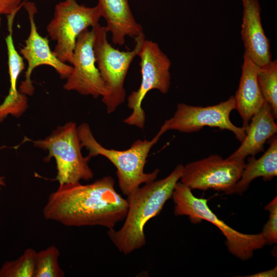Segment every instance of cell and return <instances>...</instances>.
<instances>
[{
	"label": "cell",
	"instance_id": "52a82bcc",
	"mask_svg": "<svg viewBox=\"0 0 277 277\" xmlns=\"http://www.w3.org/2000/svg\"><path fill=\"white\" fill-rule=\"evenodd\" d=\"M137 55L140 58L141 83L138 89L128 97L127 105L132 113L124 123L143 129L146 115L142 107V102L150 90L156 89L163 94L168 93L170 86L171 63L159 44L151 40L144 39Z\"/></svg>",
	"mask_w": 277,
	"mask_h": 277
},
{
	"label": "cell",
	"instance_id": "3957f363",
	"mask_svg": "<svg viewBox=\"0 0 277 277\" xmlns=\"http://www.w3.org/2000/svg\"><path fill=\"white\" fill-rule=\"evenodd\" d=\"M77 128L81 146L88 151V155L91 158L103 156L115 167L118 186L123 194L128 196L142 184L156 179L160 172L159 169L146 173L144 167L151 149L166 132L162 126L151 140H137L124 150L103 147L96 140L87 123H82Z\"/></svg>",
	"mask_w": 277,
	"mask_h": 277
},
{
	"label": "cell",
	"instance_id": "4316f807",
	"mask_svg": "<svg viewBox=\"0 0 277 277\" xmlns=\"http://www.w3.org/2000/svg\"><path fill=\"white\" fill-rule=\"evenodd\" d=\"M1 14H0V26H1Z\"/></svg>",
	"mask_w": 277,
	"mask_h": 277
},
{
	"label": "cell",
	"instance_id": "4fadbf2b",
	"mask_svg": "<svg viewBox=\"0 0 277 277\" xmlns=\"http://www.w3.org/2000/svg\"><path fill=\"white\" fill-rule=\"evenodd\" d=\"M243 6L241 36L247 55L258 66L271 61L270 41L261 22L258 0H242Z\"/></svg>",
	"mask_w": 277,
	"mask_h": 277
},
{
	"label": "cell",
	"instance_id": "7a4b0ae2",
	"mask_svg": "<svg viewBox=\"0 0 277 277\" xmlns=\"http://www.w3.org/2000/svg\"><path fill=\"white\" fill-rule=\"evenodd\" d=\"M184 166L179 164L164 179L145 184L127 197L128 208L125 221L118 230H108L109 239L118 250L127 255L144 247L146 243L144 227L158 215L166 202L172 197L180 180Z\"/></svg>",
	"mask_w": 277,
	"mask_h": 277
},
{
	"label": "cell",
	"instance_id": "ac0fdd59",
	"mask_svg": "<svg viewBox=\"0 0 277 277\" xmlns=\"http://www.w3.org/2000/svg\"><path fill=\"white\" fill-rule=\"evenodd\" d=\"M258 82L265 101L270 106L273 115L277 117V60L271 61L259 67Z\"/></svg>",
	"mask_w": 277,
	"mask_h": 277
},
{
	"label": "cell",
	"instance_id": "cb8c5ba5",
	"mask_svg": "<svg viewBox=\"0 0 277 277\" xmlns=\"http://www.w3.org/2000/svg\"><path fill=\"white\" fill-rule=\"evenodd\" d=\"M22 0H0V14L7 15L17 12L23 6Z\"/></svg>",
	"mask_w": 277,
	"mask_h": 277
},
{
	"label": "cell",
	"instance_id": "7402d4cb",
	"mask_svg": "<svg viewBox=\"0 0 277 277\" xmlns=\"http://www.w3.org/2000/svg\"><path fill=\"white\" fill-rule=\"evenodd\" d=\"M28 106V98L19 91L15 94H8L0 105V123L8 115L16 118L20 117L26 111Z\"/></svg>",
	"mask_w": 277,
	"mask_h": 277
},
{
	"label": "cell",
	"instance_id": "8fae6325",
	"mask_svg": "<svg viewBox=\"0 0 277 277\" xmlns=\"http://www.w3.org/2000/svg\"><path fill=\"white\" fill-rule=\"evenodd\" d=\"M94 38L93 28L84 30L78 36L73 52L72 71L63 88L96 98L105 95L106 87L96 65Z\"/></svg>",
	"mask_w": 277,
	"mask_h": 277
},
{
	"label": "cell",
	"instance_id": "5bb4252c",
	"mask_svg": "<svg viewBox=\"0 0 277 277\" xmlns=\"http://www.w3.org/2000/svg\"><path fill=\"white\" fill-rule=\"evenodd\" d=\"M275 119L270 106L265 102L246 127V136L240 146L227 158L245 160L248 156H255L263 151L266 142L277 132Z\"/></svg>",
	"mask_w": 277,
	"mask_h": 277
},
{
	"label": "cell",
	"instance_id": "d6986e66",
	"mask_svg": "<svg viewBox=\"0 0 277 277\" xmlns=\"http://www.w3.org/2000/svg\"><path fill=\"white\" fill-rule=\"evenodd\" d=\"M17 12L7 15L9 34L5 38L8 53V64L10 77V87L8 94H16L17 79L25 69L24 59L16 50L12 37V26L14 18Z\"/></svg>",
	"mask_w": 277,
	"mask_h": 277
},
{
	"label": "cell",
	"instance_id": "277c9868",
	"mask_svg": "<svg viewBox=\"0 0 277 277\" xmlns=\"http://www.w3.org/2000/svg\"><path fill=\"white\" fill-rule=\"evenodd\" d=\"M94 31L93 50L96 65L106 87L102 101L108 113L114 112L126 99L124 82L129 67L142 48L145 36L135 37V46L131 51H120L108 42L106 26L99 24L92 27Z\"/></svg>",
	"mask_w": 277,
	"mask_h": 277
},
{
	"label": "cell",
	"instance_id": "484cf974",
	"mask_svg": "<svg viewBox=\"0 0 277 277\" xmlns=\"http://www.w3.org/2000/svg\"><path fill=\"white\" fill-rule=\"evenodd\" d=\"M5 180L4 177L0 176V189H1L3 187H5L6 185Z\"/></svg>",
	"mask_w": 277,
	"mask_h": 277
},
{
	"label": "cell",
	"instance_id": "ffe728a7",
	"mask_svg": "<svg viewBox=\"0 0 277 277\" xmlns=\"http://www.w3.org/2000/svg\"><path fill=\"white\" fill-rule=\"evenodd\" d=\"M37 252L28 248L15 260L5 262L0 277H34Z\"/></svg>",
	"mask_w": 277,
	"mask_h": 277
},
{
	"label": "cell",
	"instance_id": "30bf717a",
	"mask_svg": "<svg viewBox=\"0 0 277 277\" xmlns=\"http://www.w3.org/2000/svg\"><path fill=\"white\" fill-rule=\"evenodd\" d=\"M246 164L244 160L224 159L212 154L184 166L180 180L191 190L225 192L240 179Z\"/></svg>",
	"mask_w": 277,
	"mask_h": 277
},
{
	"label": "cell",
	"instance_id": "44dd1931",
	"mask_svg": "<svg viewBox=\"0 0 277 277\" xmlns=\"http://www.w3.org/2000/svg\"><path fill=\"white\" fill-rule=\"evenodd\" d=\"M60 254L57 248L53 245L37 252L34 277L64 276L58 262Z\"/></svg>",
	"mask_w": 277,
	"mask_h": 277
},
{
	"label": "cell",
	"instance_id": "2e32d148",
	"mask_svg": "<svg viewBox=\"0 0 277 277\" xmlns=\"http://www.w3.org/2000/svg\"><path fill=\"white\" fill-rule=\"evenodd\" d=\"M101 17L107 22L106 27L115 45H123L125 37L133 38L144 33L142 26L135 21L128 0H98Z\"/></svg>",
	"mask_w": 277,
	"mask_h": 277
},
{
	"label": "cell",
	"instance_id": "9c48e42d",
	"mask_svg": "<svg viewBox=\"0 0 277 277\" xmlns=\"http://www.w3.org/2000/svg\"><path fill=\"white\" fill-rule=\"evenodd\" d=\"M235 109L234 96L218 104L207 107L179 103L173 115L163 124L166 131L176 130L183 133L198 131L205 126L219 128L232 132L241 143L246 136V127L234 125L230 114Z\"/></svg>",
	"mask_w": 277,
	"mask_h": 277
},
{
	"label": "cell",
	"instance_id": "d4e9b609",
	"mask_svg": "<svg viewBox=\"0 0 277 277\" xmlns=\"http://www.w3.org/2000/svg\"><path fill=\"white\" fill-rule=\"evenodd\" d=\"M277 276V267L275 266L272 269L260 272L251 275H248V277H276Z\"/></svg>",
	"mask_w": 277,
	"mask_h": 277
},
{
	"label": "cell",
	"instance_id": "603a6c76",
	"mask_svg": "<svg viewBox=\"0 0 277 277\" xmlns=\"http://www.w3.org/2000/svg\"><path fill=\"white\" fill-rule=\"evenodd\" d=\"M265 209L269 212V219L261 232L266 241L270 244L277 243V197L275 196Z\"/></svg>",
	"mask_w": 277,
	"mask_h": 277
},
{
	"label": "cell",
	"instance_id": "9a60e30c",
	"mask_svg": "<svg viewBox=\"0 0 277 277\" xmlns=\"http://www.w3.org/2000/svg\"><path fill=\"white\" fill-rule=\"evenodd\" d=\"M243 60L240 84L234 97L235 109L243 120L242 127H246L252 117L262 108L266 101L258 82L259 66L245 54Z\"/></svg>",
	"mask_w": 277,
	"mask_h": 277
},
{
	"label": "cell",
	"instance_id": "e0dca14e",
	"mask_svg": "<svg viewBox=\"0 0 277 277\" xmlns=\"http://www.w3.org/2000/svg\"><path fill=\"white\" fill-rule=\"evenodd\" d=\"M269 147L260 158H248V163L238 182L225 192L226 194H242L249 187L252 181L262 177L265 181H271L277 175V139L274 135L269 140Z\"/></svg>",
	"mask_w": 277,
	"mask_h": 277
},
{
	"label": "cell",
	"instance_id": "6da1fadb",
	"mask_svg": "<svg viewBox=\"0 0 277 277\" xmlns=\"http://www.w3.org/2000/svg\"><path fill=\"white\" fill-rule=\"evenodd\" d=\"M114 186L109 175L86 185H59L48 196L43 214L46 220L66 226H100L113 229L124 220L128 208L127 200Z\"/></svg>",
	"mask_w": 277,
	"mask_h": 277
},
{
	"label": "cell",
	"instance_id": "ba28073f",
	"mask_svg": "<svg viewBox=\"0 0 277 277\" xmlns=\"http://www.w3.org/2000/svg\"><path fill=\"white\" fill-rule=\"evenodd\" d=\"M101 17L97 5L87 7L78 4L76 0H65L56 5L47 31L51 38L56 42L53 52L58 59L72 64L78 36L89 27L99 24Z\"/></svg>",
	"mask_w": 277,
	"mask_h": 277
},
{
	"label": "cell",
	"instance_id": "5b68a950",
	"mask_svg": "<svg viewBox=\"0 0 277 277\" xmlns=\"http://www.w3.org/2000/svg\"><path fill=\"white\" fill-rule=\"evenodd\" d=\"M35 147L48 151L44 161L53 157L56 165L55 180L59 185L89 181L94 173L89 163L91 157L84 156L76 124L69 122L57 127L44 139L30 140Z\"/></svg>",
	"mask_w": 277,
	"mask_h": 277
},
{
	"label": "cell",
	"instance_id": "7c38bea8",
	"mask_svg": "<svg viewBox=\"0 0 277 277\" xmlns=\"http://www.w3.org/2000/svg\"><path fill=\"white\" fill-rule=\"evenodd\" d=\"M23 6L26 10L30 22V33L25 45L20 49L22 57L28 63L25 80L21 82L19 91L26 95H32L35 91L31 75L34 69L41 65L52 67L62 79H67L72 71V66L58 59L50 49L47 37L41 36L37 31L34 19L37 8L33 2H24Z\"/></svg>",
	"mask_w": 277,
	"mask_h": 277
},
{
	"label": "cell",
	"instance_id": "8992f818",
	"mask_svg": "<svg viewBox=\"0 0 277 277\" xmlns=\"http://www.w3.org/2000/svg\"><path fill=\"white\" fill-rule=\"evenodd\" d=\"M171 198L175 215L187 216L194 224L206 220L215 225L225 237L229 251L238 259L247 260L251 258L254 251L267 244L261 233L245 234L227 225L209 208L206 199L195 196L191 190L181 182L176 184Z\"/></svg>",
	"mask_w": 277,
	"mask_h": 277
}]
</instances>
